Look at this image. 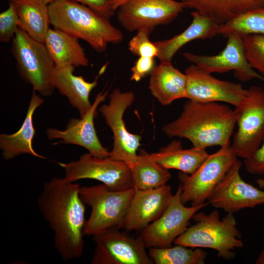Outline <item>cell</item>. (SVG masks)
<instances>
[{"instance_id": "cell-4", "label": "cell", "mask_w": 264, "mask_h": 264, "mask_svg": "<svg viewBox=\"0 0 264 264\" xmlns=\"http://www.w3.org/2000/svg\"><path fill=\"white\" fill-rule=\"evenodd\" d=\"M192 219L194 224L188 227L175 240V244L212 249L217 251L220 257L226 260L235 257V249L243 246L234 214L227 213L221 219L219 211L215 210L208 214L197 212Z\"/></svg>"}, {"instance_id": "cell-34", "label": "cell", "mask_w": 264, "mask_h": 264, "mask_svg": "<svg viewBox=\"0 0 264 264\" xmlns=\"http://www.w3.org/2000/svg\"><path fill=\"white\" fill-rule=\"evenodd\" d=\"M154 58L139 57L131 69V80L137 82L150 74L155 67Z\"/></svg>"}, {"instance_id": "cell-31", "label": "cell", "mask_w": 264, "mask_h": 264, "mask_svg": "<svg viewBox=\"0 0 264 264\" xmlns=\"http://www.w3.org/2000/svg\"><path fill=\"white\" fill-rule=\"evenodd\" d=\"M150 33L145 29L137 31L128 44L129 49L132 53L139 57H157L158 49L154 43L150 40Z\"/></svg>"}, {"instance_id": "cell-2", "label": "cell", "mask_w": 264, "mask_h": 264, "mask_svg": "<svg viewBox=\"0 0 264 264\" xmlns=\"http://www.w3.org/2000/svg\"><path fill=\"white\" fill-rule=\"evenodd\" d=\"M237 115L227 104L188 100L179 116L162 127L168 137L188 139L193 147L206 149L230 141Z\"/></svg>"}, {"instance_id": "cell-30", "label": "cell", "mask_w": 264, "mask_h": 264, "mask_svg": "<svg viewBox=\"0 0 264 264\" xmlns=\"http://www.w3.org/2000/svg\"><path fill=\"white\" fill-rule=\"evenodd\" d=\"M241 34L248 61L264 77V35Z\"/></svg>"}, {"instance_id": "cell-24", "label": "cell", "mask_w": 264, "mask_h": 264, "mask_svg": "<svg viewBox=\"0 0 264 264\" xmlns=\"http://www.w3.org/2000/svg\"><path fill=\"white\" fill-rule=\"evenodd\" d=\"M147 156L164 168L176 169L184 173L193 174L201 165L209 154L206 149L193 147L184 149L180 140H173L166 146Z\"/></svg>"}, {"instance_id": "cell-9", "label": "cell", "mask_w": 264, "mask_h": 264, "mask_svg": "<svg viewBox=\"0 0 264 264\" xmlns=\"http://www.w3.org/2000/svg\"><path fill=\"white\" fill-rule=\"evenodd\" d=\"M134 99L132 91L123 92L115 88L109 95L108 103L98 109L113 134V146L109 157L125 163L130 168L138 160L137 151L140 146L141 136L127 130L123 116Z\"/></svg>"}, {"instance_id": "cell-25", "label": "cell", "mask_w": 264, "mask_h": 264, "mask_svg": "<svg viewBox=\"0 0 264 264\" xmlns=\"http://www.w3.org/2000/svg\"><path fill=\"white\" fill-rule=\"evenodd\" d=\"M44 44L55 67L88 66V59L79 39L63 31L50 28L45 36Z\"/></svg>"}, {"instance_id": "cell-1", "label": "cell", "mask_w": 264, "mask_h": 264, "mask_svg": "<svg viewBox=\"0 0 264 264\" xmlns=\"http://www.w3.org/2000/svg\"><path fill=\"white\" fill-rule=\"evenodd\" d=\"M80 187L54 177L44 183L38 198L40 212L53 232L54 247L65 262L79 258L83 252L86 207Z\"/></svg>"}, {"instance_id": "cell-40", "label": "cell", "mask_w": 264, "mask_h": 264, "mask_svg": "<svg viewBox=\"0 0 264 264\" xmlns=\"http://www.w3.org/2000/svg\"><path fill=\"white\" fill-rule=\"evenodd\" d=\"M15 0H10V1H14Z\"/></svg>"}, {"instance_id": "cell-21", "label": "cell", "mask_w": 264, "mask_h": 264, "mask_svg": "<svg viewBox=\"0 0 264 264\" xmlns=\"http://www.w3.org/2000/svg\"><path fill=\"white\" fill-rule=\"evenodd\" d=\"M192 22L182 32L173 37L154 42L158 49L157 58L161 64H172L176 53L187 43L196 40L210 39L218 35L219 25L196 11L191 12Z\"/></svg>"}, {"instance_id": "cell-16", "label": "cell", "mask_w": 264, "mask_h": 264, "mask_svg": "<svg viewBox=\"0 0 264 264\" xmlns=\"http://www.w3.org/2000/svg\"><path fill=\"white\" fill-rule=\"evenodd\" d=\"M187 77L185 98L199 102H223L237 107L247 89L241 83L217 79L194 64L185 70Z\"/></svg>"}, {"instance_id": "cell-41", "label": "cell", "mask_w": 264, "mask_h": 264, "mask_svg": "<svg viewBox=\"0 0 264 264\" xmlns=\"http://www.w3.org/2000/svg\"></svg>"}, {"instance_id": "cell-15", "label": "cell", "mask_w": 264, "mask_h": 264, "mask_svg": "<svg viewBox=\"0 0 264 264\" xmlns=\"http://www.w3.org/2000/svg\"><path fill=\"white\" fill-rule=\"evenodd\" d=\"M237 160L214 189L208 201L212 206L234 214L247 208L264 204V191L245 182Z\"/></svg>"}, {"instance_id": "cell-7", "label": "cell", "mask_w": 264, "mask_h": 264, "mask_svg": "<svg viewBox=\"0 0 264 264\" xmlns=\"http://www.w3.org/2000/svg\"><path fill=\"white\" fill-rule=\"evenodd\" d=\"M230 141L216 152L208 155L193 174L180 172L178 175L182 187L181 200L184 204L197 206L205 203L215 188L237 160Z\"/></svg>"}, {"instance_id": "cell-10", "label": "cell", "mask_w": 264, "mask_h": 264, "mask_svg": "<svg viewBox=\"0 0 264 264\" xmlns=\"http://www.w3.org/2000/svg\"><path fill=\"white\" fill-rule=\"evenodd\" d=\"M58 164L64 170V177L72 182L91 179L101 182L113 191L132 187L130 168L125 163L110 157H98L87 153L76 160Z\"/></svg>"}, {"instance_id": "cell-5", "label": "cell", "mask_w": 264, "mask_h": 264, "mask_svg": "<svg viewBox=\"0 0 264 264\" xmlns=\"http://www.w3.org/2000/svg\"><path fill=\"white\" fill-rule=\"evenodd\" d=\"M134 191L132 187L113 191L102 183L81 187L80 197L91 209L84 235L93 236L109 229H121Z\"/></svg>"}, {"instance_id": "cell-27", "label": "cell", "mask_w": 264, "mask_h": 264, "mask_svg": "<svg viewBox=\"0 0 264 264\" xmlns=\"http://www.w3.org/2000/svg\"><path fill=\"white\" fill-rule=\"evenodd\" d=\"M131 185L135 190H148L166 185L171 178L168 170L150 159L141 151L136 163L131 168Z\"/></svg>"}, {"instance_id": "cell-33", "label": "cell", "mask_w": 264, "mask_h": 264, "mask_svg": "<svg viewBox=\"0 0 264 264\" xmlns=\"http://www.w3.org/2000/svg\"><path fill=\"white\" fill-rule=\"evenodd\" d=\"M243 164L249 173L264 176V137L260 147L251 156L244 159Z\"/></svg>"}, {"instance_id": "cell-3", "label": "cell", "mask_w": 264, "mask_h": 264, "mask_svg": "<svg viewBox=\"0 0 264 264\" xmlns=\"http://www.w3.org/2000/svg\"><path fill=\"white\" fill-rule=\"evenodd\" d=\"M50 24L78 39L94 50L104 52L109 44L124 38L122 32L97 11L71 0H56L48 5Z\"/></svg>"}, {"instance_id": "cell-11", "label": "cell", "mask_w": 264, "mask_h": 264, "mask_svg": "<svg viewBox=\"0 0 264 264\" xmlns=\"http://www.w3.org/2000/svg\"><path fill=\"white\" fill-rule=\"evenodd\" d=\"M182 187L179 183L162 215L142 230L140 234L146 248H165L172 246L175 240L188 228L195 214L207 205L204 203L186 207L181 200Z\"/></svg>"}, {"instance_id": "cell-17", "label": "cell", "mask_w": 264, "mask_h": 264, "mask_svg": "<svg viewBox=\"0 0 264 264\" xmlns=\"http://www.w3.org/2000/svg\"><path fill=\"white\" fill-rule=\"evenodd\" d=\"M108 93L107 91L100 92L87 113L80 119H70L64 130L55 128H47L45 131L47 138L59 140L54 144H73L81 146L87 149L88 153L94 156L109 157L110 152L100 142L94 124L97 108L105 100Z\"/></svg>"}, {"instance_id": "cell-35", "label": "cell", "mask_w": 264, "mask_h": 264, "mask_svg": "<svg viewBox=\"0 0 264 264\" xmlns=\"http://www.w3.org/2000/svg\"><path fill=\"white\" fill-rule=\"evenodd\" d=\"M85 5L110 20L114 11L109 0H71Z\"/></svg>"}, {"instance_id": "cell-6", "label": "cell", "mask_w": 264, "mask_h": 264, "mask_svg": "<svg viewBox=\"0 0 264 264\" xmlns=\"http://www.w3.org/2000/svg\"><path fill=\"white\" fill-rule=\"evenodd\" d=\"M11 49L21 78L40 95L51 96L55 89L53 75L55 66L44 43L33 39L19 28Z\"/></svg>"}, {"instance_id": "cell-12", "label": "cell", "mask_w": 264, "mask_h": 264, "mask_svg": "<svg viewBox=\"0 0 264 264\" xmlns=\"http://www.w3.org/2000/svg\"><path fill=\"white\" fill-rule=\"evenodd\" d=\"M120 228L109 229L95 235L92 264H153L140 234L134 237Z\"/></svg>"}, {"instance_id": "cell-29", "label": "cell", "mask_w": 264, "mask_h": 264, "mask_svg": "<svg viewBox=\"0 0 264 264\" xmlns=\"http://www.w3.org/2000/svg\"><path fill=\"white\" fill-rule=\"evenodd\" d=\"M232 33L264 35V7L247 11L219 25L218 34L227 38Z\"/></svg>"}, {"instance_id": "cell-19", "label": "cell", "mask_w": 264, "mask_h": 264, "mask_svg": "<svg viewBox=\"0 0 264 264\" xmlns=\"http://www.w3.org/2000/svg\"><path fill=\"white\" fill-rule=\"evenodd\" d=\"M75 66L71 65L55 67L53 75V84L59 93L65 96L69 104L76 109L80 117L85 115L90 109L89 96L98 84V78L106 69L105 65L93 82L86 81L83 76L74 74Z\"/></svg>"}, {"instance_id": "cell-18", "label": "cell", "mask_w": 264, "mask_h": 264, "mask_svg": "<svg viewBox=\"0 0 264 264\" xmlns=\"http://www.w3.org/2000/svg\"><path fill=\"white\" fill-rule=\"evenodd\" d=\"M172 195L167 184L151 190H135L121 228L143 230L162 215Z\"/></svg>"}, {"instance_id": "cell-36", "label": "cell", "mask_w": 264, "mask_h": 264, "mask_svg": "<svg viewBox=\"0 0 264 264\" xmlns=\"http://www.w3.org/2000/svg\"><path fill=\"white\" fill-rule=\"evenodd\" d=\"M112 8L115 12L122 5L127 3L131 0H109Z\"/></svg>"}, {"instance_id": "cell-39", "label": "cell", "mask_w": 264, "mask_h": 264, "mask_svg": "<svg viewBox=\"0 0 264 264\" xmlns=\"http://www.w3.org/2000/svg\"><path fill=\"white\" fill-rule=\"evenodd\" d=\"M42 0L46 4L48 5L49 4L51 3V2H53L54 1L56 0Z\"/></svg>"}, {"instance_id": "cell-8", "label": "cell", "mask_w": 264, "mask_h": 264, "mask_svg": "<svg viewBox=\"0 0 264 264\" xmlns=\"http://www.w3.org/2000/svg\"><path fill=\"white\" fill-rule=\"evenodd\" d=\"M234 110L238 129L231 146L236 156L244 159L260 147L264 137V88L251 86Z\"/></svg>"}, {"instance_id": "cell-32", "label": "cell", "mask_w": 264, "mask_h": 264, "mask_svg": "<svg viewBox=\"0 0 264 264\" xmlns=\"http://www.w3.org/2000/svg\"><path fill=\"white\" fill-rule=\"evenodd\" d=\"M19 18L13 2L0 13V41L8 43L13 40L19 28Z\"/></svg>"}, {"instance_id": "cell-38", "label": "cell", "mask_w": 264, "mask_h": 264, "mask_svg": "<svg viewBox=\"0 0 264 264\" xmlns=\"http://www.w3.org/2000/svg\"><path fill=\"white\" fill-rule=\"evenodd\" d=\"M256 182L260 188H264V178H259L256 180Z\"/></svg>"}, {"instance_id": "cell-14", "label": "cell", "mask_w": 264, "mask_h": 264, "mask_svg": "<svg viewBox=\"0 0 264 264\" xmlns=\"http://www.w3.org/2000/svg\"><path fill=\"white\" fill-rule=\"evenodd\" d=\"M224 48L213 56L182 53L188 61L209 73H224L234 71V76L242 82L258 79L264 82V77L252 67L246 56L242 35L232 33L228 37Z\"/></svg>"}, {"instance_id": "cell-20", "label": "cell", "mask_w": 264, "mask_h": 264, "mask_svg": "<svg viewBox=\"0 0 264 264\" xmlns=\"http://www.w3.org/2000/svg\"><path fill=\"white\" fill-rule=\"evenodd\" d=\"M44 102V99L40 94L33 90L26 116L19 130L12 134H0V149L5 160H11L24 154H30L41 159L46 158L38 154L32 145L36 132L33 115L36 109Z\"/></svg>"}, {"instance_id": "cell-26", "label": "cell", "mask_w": 264, "mask_h": 264, "mask_svg": "<svg viewBox=\"0 0 264 264\" xmlns=\"http://www.w3.org/2000/svg\"><path fill=\"white\" fill-rule=\"evenodd\" d=\"M19 28L33 39L44 43L49 27L48 5L42 0H16Z\"/></svg>"}, {"instance_id": "cell-13", "label": "cell", "mask_w": 264, "mask_h": 264, "mask_svg": "<svg viewBox=\"0 0 264 264\" xmlns=\"http://www.w3.org/2000/svg\"><path fill=\"white\" fill-rule=\"evenodd\" d=\"M185 8L176 0H131L117 9V19L127 31L145 29L151 33L155 27L171 23Z\"/></svg>"}, {"instance_id": "cell-37", "label": "cell", "mask_w": 264, "mask_h": 264, "mask_svg": "<svg viewBox=\"0 0 264 264\" xmlns=\"http://www.w3.org/2000/svg\"><path fill=\"white\" fill-rule=\"evenodd\" d=\"M255 263L256 264H264V248L260 252Z\"/></svg>"}, {"instance_id": "cell-22", "label": "cell", "mask_w": 264, "mask_h": 264, "mask_svg": "<svg viewBox=\"0 0 264 264\" xmlns=\"http://www.w3.org/2000/svg\"><path fill=\"white\" fill-rule=\"evenodd\" d=\"M187 77L172 64L155 66L150 73L149 88L162 106L185 97Z\"/></svg>"}, {"instance_id": "cell-23", "label": "cell", "mask_w": 264, "mask_h": 264, "mask_svg": "<svg viewBox=\"0 0 264 264\" xmlns=\"http://www.w3.org/2000/svg\"><path fill=\"white\" fill-rule=\"evenodd\" d=\"M218 25L225 24L247 11L264 6V0H179Z\"/></svg>"}, {"instance_id": "cell-28", "label": "cell", "mask_w": 264, "mask_h": 264, "mask_svg": "<svg viewBox=\"0 0 264 264\" xmlns=\"http://www.w3.org/2000/svg\"><path fill=\"white\" fill-rule=\"evenodd\" d=\"M165 248H150L148 252L155 264H204L207 253L201 248H189L180 244Z\"/></svg>"}]
</instances>
